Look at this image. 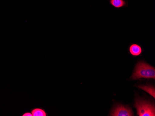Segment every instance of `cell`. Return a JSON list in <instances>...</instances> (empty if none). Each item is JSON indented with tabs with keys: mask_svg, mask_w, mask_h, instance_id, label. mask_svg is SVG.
I'll list each match as a JSON object with an SVG mask.
<instances>
[{
	"mask_svg": "<svg viewBox=\"0 0 155 116\" xmlns=\"http://www.w3.org/2000/svg\"><path fill=\"white\" fill-rule=\"evenodd\" d=\"M22 116H33L32 115V113H30V112H26V113L23 114V115H22Z\"/></svg>",
	"mask_w": 155,
	"mask_h": 116,
	"instance_id": "cell-8",
	"label": "cell"
},
{
	"mask_svg": "<svg viewBox=\"0 0 155 116\" xmlns=\"http://www.w3.org/2000/svg\"><path fill=\"white\" fill-rule=\"evenodd\" d=\"M109 4L116 9L127 8L129 6L128 0H108Z\"/></svg>",
	"mask_w": 155,
	"mask_h": 116,
	"instance_id": "cell-4",
	"label": "cell"
},
{
	"mask_svg": "<svg viewBox=\"0 0 155 116\" xmlns=\"http://www.w3.org/2000/svg\"><path fill=\"white\" fill-rule=\"evenodd\" d=\"M141 78L155 79V67L143 61L138 62L137 64L130 77V79L132 80H137Z\"/></svg>",
	"mask_w": 155,
	"mask_h": 116,
	"instance_id": "cell-1",
	"label": "cell"
},
{
	"mask_svg": "<svg viewBox=\"0 0 155 116\" xmlns=\"http://www.w3.org/2000/svg\"><path fill=\"white\" fill-rule=\"evenodd\" d=\"M110 116H133L134 112L131 107L121 104H117L113 108Z\"/></svg>",
	"mask_w": 155,
	"mask_h": 116,
	"instance_id": "cell-3",
	"label": "cell"
},
{
	"mask_svg": "<svg viewBox=\"0 0 155 116\" xmlns=\"http://www.w3.org/2000/svg\"><path fill=\"white\" fill-rule=\"evenodd\" d=\"M33 116H47V114L43 109L41 108H35L31 111Z\"/></svg>",
	"mask_w": 155,
	"mask_h": 116,
	"instance_id": "cell-7",
	"label": "cell"
},
{
	"mask_svg": "<svg viewBox=\"0 0 155 116\" xmlns=\"http://www.w3.org/2000/svg\"><path fill=\"white\" fill-rule=\"evenodd\" d=\"M134 106L136 109L138 116H155V106L150 101L137 97Z\"/></svg>",
	"mask_w": 155,
	"mask_h": 116,
	"instance_id": "cell-2",
	"label": "cell"
},
{
	"mask_svg": "<svg viewBox=\"0 0 155 116\" xmlns=\"http://www.w3.org/2000/svg\"><path fill=\"white\" fill-rule=\"evenodd\" d=\"M138 87L143 90L145 91V92L150 94L151 96L155 98V87L152 86L146 85H139L138 86Z\"/></svg>",
	"mask_w": 155,
	"mask_h": 116,
	"instance_id": "cell-6",
	"label": "cell"
},
{
	"mask_svg": "<svg viewBox=\"0 0 155 116\" xmlns=\"http://www.w3.org/2000/svg\"><path fill=\"white\" fill-rule=\"evenodd\" d=\"M128 50L130 55L134 57L140 56L143 52V48L141 46L135 43L130 45Z\"/></svg>",
	"mask_w": 155,
	"mask_h": 116,
	"instance_id": "cell-5",
	"label": "cell"
}]
</instances>
